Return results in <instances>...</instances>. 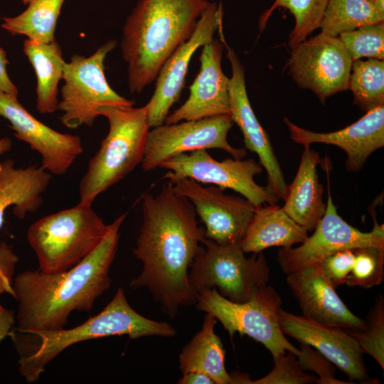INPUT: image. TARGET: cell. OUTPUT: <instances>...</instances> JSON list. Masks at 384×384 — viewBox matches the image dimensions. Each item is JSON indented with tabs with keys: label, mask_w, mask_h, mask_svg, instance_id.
Segmentation results:
<instances>
[{
	"label": "cell",
	"mask_w": 384,
	"mask_h": 384,
	"mask_svg": "<svg viewBox=\"0 0 384 384\" xmlns=\"http://www.w3.org/2000/svg\"><path fill=\"white\" fill-rule=\"evenodd\" d=\"M142 212L133 249L142 270L129 286L146 288L162 311L174 318L180 307L196 303L188 269L203 247L205 230L198 225L193 204L177 193L170 181L157 195L143 197Z\"/></svg>",
	"instance_id": "cell-1"
},
{
	"label": "cell",
	"mask_w": 384,
	"mask_h": 384,
	"mask_svg": "<svg viewBox=\"0 0 384 384\" xmlns=\"http://www.w3.org/2000/svg\"><path fill=\"white\" fill-rule=\"evenodd\" d=\"M127 215L108 225L100 245L74 267L54 273L26 270L16 276L13 288L18 306L15 331L31 334L60 330L73 311L92 309L96 299L110 287V269Z\"/></svg>",
	"instance_id": "cell-2"
},
{
	"label": "cell",
	"mask_w": 384,
	"mask_h": 384,
	"mask_svg": "<svg viewBox=\"0 0 384 384\" xmlns=\"http://www.w3.org/2000/svg\"><path fill=\"white\" fill-rule=\"evenodd\" d=\"M207 0H139L124 23L120 43L131 93H140L193 33Z\"/></svg>",
	"instance_id": "cell-3"
},
{
	"label": "cell",
	"mask_w": 384,
	"mask_h": 384,
	"mask_svg": "<svg viewBox=\"0 0 384 384\" xmlns=\"http://www.w3.org/2000/svg\"><path fill=\"white\" fill-rule=\"evenodd\" d=\"M176 329L169 324L146 318L129 304L119 288L104 309L70 329L39 331L30 334L39 338L30 346L13 341L19 354L18 370L26 382H35L46 366L69 346L87 340L127 335L132 339L144 336L173 337Z\"/></svg>",
	"instance_id": "cell-4"
},
{
	"label": "cell",
	"mask_w": 384,
	"mask_h": 384,
	"mask_svg": "<svg viewBox=\"0 0 384 384\" xmlns=\"http://www.w3.org/2000/svg\"><path fill=\"white\" fill-rule=\"evenodd\" d=\"M98 113L107 119L109 132L80 183L79 203L87 205L142 163L150 130L145 106H105Z\"/></svg>",
	"instance_id": "cell-5"
},
{
	"label": "cell",
	"mask_w": 384,
	"mask_h": 384,
	"mask_svg": "<svg viewBox=\"0 0 384 384\" xmlns=\"http://www.w3.org/2000/svg\"><path fill=\"white\" fill-rule=\"evenodd\" d=\"M108 230L92 205L77 206L44 216L30 225L27 239L41 271H65L89 255Z\"/></svg>",
	"instance_id": "cell-6"
},
{
	"label": "cell",
	"mask_w": 384,
	"mask_h": 384,
	"mask_svg": "<svg viewBox=\"0 0 384 384\" xmlns=\"http://www.w3.org/2000/svg\"><path fill=\"white\" fill-rule=\"evenodd\" d=\"M203 243L206 247L195 257L188 274L196 294L215 288L225 299L243 303L267 284L270 268L262 252L246 257L240 244L219 245L206 236Z\"/></svg>",
	"instance_id": "cell-7"
},
{
	"label": "cell",
	"mask_w": 384,
	"mask_h": 384,
	"mask_svg": "<svg viewBox=\"0 0 384 384\" xmlns=\"http://www.w3.org/2000/svg\"><path fill=\"white\" fill-rule=\"evenodd\" d=\"M195 304L197 309L220 321L231 338L236 332L247 335L263 344L272 356L286 351L299 353L280 329L282 299L272 286L262 287L243 303L225 299L215 288L203 289L196 292Z\"/></svg>",
	"instance_id": "cell-8"
},
{
	"label": "cell",
	"mask_w": 384,
	"mask_h": 384,
	"mask_svg": "<svg viewBox=\"0 0 384 384\" xmlns=\"http://www.w3.org/2000/svg\"><path fill=\"white\" fill-rule=\"evenodd\" d=\"M117 41L110 40L89 57L74 54L63 68V85L58 110L62 111L61 123L68 128L92 127L105 106H133L134 100L117 93L105 75V60Z\"/></svg>",
	"instance_id": "cell-9"
},
{
	"label": "cell",
	"mask_w": 384,
	"mask_h": 384,
	"mask_svg": "<svg viewBox=\"0 0 384 384\" xmlns=\"http://www.w3.org/2000/svg\"><path fill=\"white\" fill-rule=\"evenodd\" d=\"M168 169L164 178L169 181L189 178L198 183H211L223 190L230 188L240 193L256 207L276 204L279 199L267 186L256 183L254 177L263 167L253 159L228 158L222 161L213 159L206 149L176 155L160 165Z\"/></svg>",
	"instance_id": "cell-10"
},
{
	"label": "cell",
	"mask_w": 384,
	"mask_h": 384,
	"mask_svg": "<svg viewBox=\"0 0 384 384\" xmlns=\"http://www.w3.org/2000/svg\"><path fill=\"white\" fill-rule=\"evenodd\" d=\"M233 124L230 114H224L153 127L148 134L142 167L145 171L154 170L176 155L199 149H223L233 158L243 159L246 149L234 148L228 142Z\"/></svg>",
	"instance_id": "cell-11"
},
{
	"label": "cell",
	"mask_w": 384,
	"mask_h": 384,
	"mask_svg": "<svg viewBox=\"0 0 384 384\" xmlns=\"http://www.w3.org/2000/svg\"><path fill=\"white\" fill-rule=\"evenodd\" d=\"M352 59L338 36L320 33L292 49L289 73L302 88L326 99L348 89Z\"/></svg>",
	"instance_id": "cell-12"
},
{
	"label": "cell",
	"mask_w": 384,
	"mask_h": 384,
	"mask_svg": "<svg viewBox=\"0 0 384 384\" xmlns=\"http://www.w3.org/2000/svg\"><path fill=\"white\" fill-rule=\"evenodd\" d=\"M311 236L296 247H281L277 253L279 265L285 274L302 267L320 263L339 250L361 247L384 248V228L374 221L370 232H362L347 223L337 213L328 185L324 215Z\"/></svg>",
	"instance_id": "cell-13"
},
{
	"label": "cell",
	"mask_w": 384,
	"mask_h": 384,
	"mask_svg": "<svg viewBox=\"0 0 384 384\" xmlns=\"http://www.w3.org/2000/svg\"><path fill=\"white\" fill-rule=\"evenodd\" d=\"M188 198L204 223L205 236L219 245L240 244L256 209L245 198L226 195L216 186H203L189 178L170 181Z\"/></svg>",
	"instance_id": "cell-14"
},
{
	"label": "cell",
	"mask_w": 384,
	"mask_h": 384,
	"mask_svg": "<svg viewBox=\"0 0 384 384\" xmlns=\"http://www.w3.org/2000/svg\"><path fill=\"white\" fill-rule=\"evenodd\" d=\"M223 23L222 4L210 2L193 33L168 58L156 78L153 95L145 105L150 128L163 124L181 95L189 63L198 48L211 41Z\"/></svg>",
	"instance_id": "cell-15"
},
{
	"label": "cell",
	"mask_w": 384,
	"mask_h": 384,
	"mask_svg": "<svg viewBox=\"0 0 384 384\" xmlns=\"http://www.w3.org/2000/svg\"><path fill=\"white\" fill-rule=\"evenodd\" d=\"M279 323L284 335L315 348L343 371L351 383H379L378 380L369 376L363 351L356 339L345 329L293 314L282 308L279 311Z\"/></svg>",
	"instance_id": "cell-16"
},
{
	"label": "cell",
	"mask_w": 384,
	"mask_h": 384,
	"mask_svg": "<svg viewBox=\"0 0 384 384\" xmlns=\"http://www.w3.org/2000/svg\"><path fill=\"white\" fill-rule=\"evenodd\" d=\"M0 116L7 119L14 136L27 143L41 157V166L52 175L62 176L82 154L77 135L60 133L37 119L18 98L0 93Z\"/></svg>",
	"instance_id": "cell-17"
},
{
	"label": "cell",
	"mask_w": 384,
	"mask_h": 384,
	"mask_svg": "<svg viewBox=\"0 0 384 384\" xmlns=\"http://www.w3.org/2000/svg\"><path fill=\"white\" fill-rule=\"evenodd\" d=\"M223 30L218 31L220 41L227 48V57L232 68L229 83L230 117L240 129L245 149L257 154L260 164L267 174V188L280 199H284L288 184L266 131L260 124L251 107L246 90L245 70L234 50L224 38Z\"/></svg>",
	"instance_id": "cell-18"
},
{
	"label": "cell",
	"mask_w": 384,
	"mask_h": 384,
	"mask_svg": "<svg viewBox=\"0 0 384 384\" xmlns=\"http://www.w3.org/2000/svg\"><path fill=\"white\" fill-rule=\"evenodd\" d=\"M224 47L223 43L215 38L202 46L200 70L189 86V97L166 117L165 124L230 114V78L223 73L221 66Z\"/></svg>",
	"instance_id": "cell-19"
},
{
	"label": "cell",
	"mask_w": 384,
	"mask_h": 384,
	"mask_svg": "<svg viewBox=\"0 0 384 384\" xmlns=\"http://www.w3.org/2000/svg\"><path fill=\"white\" fill-rule=\"evenodd\" d=\"M287 284L304 316L346 331H361L365 320L345 305L324 274L321 264H312L287 274Z\"/></svg>",
	"instance_id": "cell-20"
},
{
	"label": "cell",
	"mask_w": 384,
	"mask_h": 384,
	"mask_svg": "<svg viewBox=\"0 0 384 384\" xmlns=\"http://www.w3.org/2000/svg\"><path fill=\"white\" fill-rule=\"evenodd\" d=\"M291 139L304 147L313 143L332 144L347 155L346 170L358 172L368 156L384 146V105L373 108L356 122L329 133H318L302 128L284 118Z\"/></svg>",
	"instance_id": "cell-21"
},
{
	"label": "cell",
	"mask_w": 384,
	"mask_h": 384,
	"mask_svg": "<svg viewBox=\"0 0 384 384\" xmlns=\"http://www.w3.org/2000/svg\"><path fill=\"white\" fill-rule=\"evenodd\" d=\"M51 179L52 174L41 166L16 168L12 159L0 162V229L9 206H14L13 213L20 219L36 212Z\"/></svg>",
	"instance_id": "cell-22"
},
{
	"label": "cell",
	"mask_w": 384,
	"mask_h": 384,
	"mask_svg": "<svg viewBox=\"0 0 384 384\" xmlns=\"http://www.w3.org/2000/svg\"><path fill=\"white\" fill-rule=\"evenodd\" d=\"M321 163L319 152L305 146L297 174L284 199L282 210L308 231L313 230L324 215V187L319 181L317 166Z\"/></svg>",
	"instance_id": "cell-23"
},
{
	"label": "cell",
	"mask_w": 384,
	"mask_h": 384,
	"mask_svg": "<svg viewBox=\"0 0 384 384\" xmlns=\"http://www.w3.org/2000/svg\"><path fill=\"white\" fill-rule=\"evenodd\" d=\"M308 230L293 220L277 204L256 207L240 246L245 253H258L270 247H290L302 243Z\"/></svg>",
	"instance_id": "cell-24"
},
{
	"label": "cell",
	"mask_w": 384,
	"mask_h": 384,
	"mask_svg": "<svg viewBox=\"0 0 384 384\" xmlns=\"http://www.w3.org/2000/svg\"><path fill=\"white\" fill-rule=\"evenodd\" d=\"M216 322L212 314L205 315L201 330L179 353V369L183 374L205 373L215 384H233V376L225 367V351L214 331Z\"/></svg>",
	"instance_id": "cell-25"
},
{
	"label": "cell",
	"mask_w": 384,
	"mask_h": 384,
	"mask_svg": "<svg viewBox=\"0 0 384 384\" xmlns=\"http://www.w3.org/2000/svg\"><path fill=\"white\" fill-rule=\"evenodd\" d=\"M23 50L36 76V110L41 114L55 112L58 105V86L65 63L60 45L55 39L41 43L27 38Z\"/></svg>",
	"instance_id": "cell-26"
},
{
	"label": "cell",
	"mask_w": 384,
	"mask_h": 384,
	"mask_svg": "<svg viewBox=\"0 0 384 384\" xmlns=\"http://www.w3.org/2000/svg\"><path fill=\"white\" fill-rule=\"evenodd\" d=\"M65 0H33L14 17L3 18L1 28L11 35H23L41 43L55 40V31Z\"/></svg>",
	"instance_id": "cell-27"
},
{
	"label": "cell",
	"mask_w": 384,
	"mask_h": 384,
	"mask_svg": "<svg viewBox=\"0 0 384 384\" xmlns=\"http://www.w3.org/2000/svg\"><path fill=\"white\" fill-rule=\"evenodd\" d=\"M384 22V11L367 0H329L320 27L337 37L358 28Z\"/></svg>",
	"instance_id": "cell-28"
},
{
	"label": "cell",
	"mask_w": 384,
	"mask_h": 384,
	"mask_svg": "<svg viewBox=\"0 0 384 384\" xmlns=\"http://www.w3.org/2000/svg\"><path fill=\"white\" fill-rule=\"evenodd\" d=\"M348 89L354 104L366 112L384 105V60L371 58L353 60Z\"/></svg>",
	"instance_id": "cell-29"
},
{
	"label": "cell",
	"mask_w": 384,
	"mask_h": 384,
	"mask_svg": "<svg viewBox=\"0 0 384 384\" xmlns=\"http://www.w3.org/2000/svg\"><path fill=\"white\" fill-rule=\"evenodd\" d=\"M329 0H274L260 19V30L265 27L267 19L277 8L287 9L294 16L295 24L289 36V46L293 49L304 42L320 24Z\"/></svg>",
	"instance_id": "cell-30"
},
{
	"label": "cell",
	"mask_w": 384,
	"mask_h": 384,
	"mask_svg": "<svg viewBox=\"0 0 384 384\" xmlns=\"http://www.w3.org/2000/svg\"><path fill=\"white\" fill-rule=\"evenodd\" d=\"M353 251L354 262L345 284L363 288L380 284L384 278V248L361 247Z\"/></svg>",
	"instance_id": "cell-31"
},
{
	"label": "cell",
	"mask_w": 384,
	"mask_h": 384,
	"mask_svg": "<svg viewBox=\"0 0 384 384\" xmlns=\"http://www.w3.org/2000/svg\"><path fill=\"white\" fill-rule=\"evenodd\" d=\"M366 326L361 331H347L357 341L363 353L372 356L384 369V299L379 295L371 307Z\"/></svg>",
	"instance_id": "cell-32"
},
{
	"label": "cell",
	"mask_w": 384,
	"mask_h": 384,
	"mask_svg": "<svg viewBox=\"0 0 384 384\" xmlns=\"http://www.w3.org/2000/svg\"><path fill=\"white\" fill-rule=\"evenodd\" d=\"M352 60L363 57L384 59V23L365 26L339 35Z\"/></svg>",
	"instance_id": "cell-33"
},
{
	"label": "cell",
	"mask_w": 384,
	"mask_h": 384,
	"mask_svg": "<svg viewBox=\"0 0 384 384\" xmlns=\"http://www.w3.org/2000/svg\"><path fill=\"white\" fill-rule=\"evenodd\" d=\"M272 358L273 369L265 376L251 380L250 384L317 383L318 378L304 371L294 353L287 351Z\"/></svg>",
	"instance_id": "cell-34"
},
{
	"label": "cell",
	"mask_w": 384,
	"mask_h": 384,
	"mask_svg": "<svg viewBox=\"0 0 384 384\" xmlns=\"http://www.w3.org/2000/svg\"><path fill=\"white\" fill-rule=\"evenodd\" d=\"M299 353L297 356L298 361L304 370L314 371L319 375V384H343L351 383L343 382L335 378V368L328 362L318 351L304 343H300Z\"/></svg>",
	"instance_id": "cell-35"
},
{
	"label": "cell",
	"mask_w": 384,
	"mask_h": 384,
	"mask_svg": "<svg viewBox=\"0 0 384 384\" xmlns=\"http://www.w3.org/2000/svg\"><path fill=\"white\" fill-rule=\"evenodd\" d=\"M355 254L353 249L337 251L321 262L322 272L329 282L336 288L346 282L354 262Z\"/></svg>",
	"instance_id": "cell-36"
},
{
	"label": "cell",
	"mask_w": 384,
	"mask_h": 384,
	"mask_svg": "<svg viewBox=\"0 0 384 384\" xmlns=\"http://www.w3.org/2000/svg\"><path fill=\"white\" fill-rule=\"evenodd\" d=\"M18 261V256L12 247L2 241L0 242V295L7 293L14 297L13 288L14 274L16 265Z\"/></svg>",
	"instance_id": "cell-37"
},
{
	"label": "cell",
	"mask_w": 384,
	"mask_h": 384,
	"mask_svg": "<svg viewBox=\"0 0 384 384\" xmlns=\"http://www.w3.org/2000/svg\"><path fill=\"white\" fill-rule=\"evenodd\" d=\"M7 64H9V60L6 53L0 47V93L18 98V90L9 78L6 70Z\"/></svg>",
	"instance_id": "cell-38"
},
{
	"label": "cell",
	"mask_w": 384,
	"mask_h": 384,
	"mask_svg": "<svg viewBox=\"0 0 384 384\" xmlns=\"http://www.w3.org/2000/svg\"><path fill=\"white\" fill-rule=\"evenodd\" d=\"M14 324V312L0 305V342L11 334Z\"/></svg>",
	"instance_id": "cell-39"
},
{
	"label": "cell",
	"mask_w": 384,
	"mask_h": 384,
	"mask_svg": "<svg viewBox=\"0 0 384 384\" xmlns=\"http://www.w3.org/2000/svg\"><path fill=\"white\" fill-rule=\"evenodd\" d=\"M179 384H214L210 377L200 372H189L183 374L178 380Z\"/></svg>",
	"instance_id": "cell-40"
},
{
	"label": "cell",
	"mask_w": 384,
	"mask_h": 384,
	"mask_svg": "<svg viewBox=\"0 0 384 384\" xmlns=\"http://www.w3.org/2000/svg\"><path fill=\"white\" fill-rule=\"evenodd\" d=\"M12 146L10 138L5 137L0 139V156L11 150Z\"/></svg>",
	"instance_id": "cell-41"
},
{
	"label": "cell",
	"mask_w": 384,
	"mask_h": 384,
	"mask_svg": "<svg viewBox=\"0 0 384 384\" xmlns=\"http://www.w3.org/2000/svg\"><path fill=\"white\" fill-rule=\"evenodd\" d=\"M374 4L380 11H384V0H367Z\"/></svg>",
	"instance_id": "cell-42"
},
{
	"label": "cell",
	"mask_w": 384,
	"mask_h": 384,
	"mask_svg": "<svg viewBox=\"0 0 384 384\" xmlns=\"http://www.w3.org/2000/svg\"><path fill=\"white\" fill-rule=\"evenodd\" d=\"M22 2L23 3V4L25 5H28L31 1H33V0H21Z\"/></svg>",
	"instance_id": "cell-43"
}]
</instances>
